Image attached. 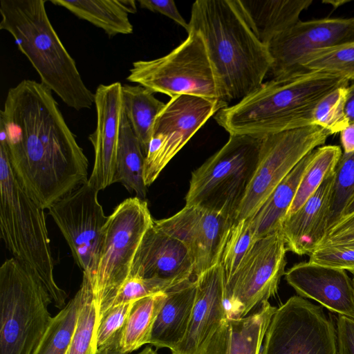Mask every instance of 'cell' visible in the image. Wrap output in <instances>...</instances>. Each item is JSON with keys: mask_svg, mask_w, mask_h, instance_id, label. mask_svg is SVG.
<instances>
[{"mask_svg": "<svg viewBox=\"0 0 354 354\" xmlns=\"http://www.w3.org/2000/svg\"><path fill=\"white\" fill-rule=\"evenodd\" d=\"M308 261L318 265L354 272V241L322 245L309 256Z\"/></svg>", "mask_w": 354, "mask_h": 354, "instance_id": "obj_39", "label": "cell"}, {"mask_svg": "<svg viewBox=\"0 0 354 354\" xmlns=\"http://www.w3.org/2000/svg\"><path fill=\"white\" fill-rule=\"evenodd\" d=\"M277 309L267 301L250 315L226 319L212 337L204 354H261Z\"/></svg>", "mask_w": 354, "mask_h": 354, "instance_id": "obj_22", "label": "cell"}, {"mask_svg": "<svg viewBox=\"0 0 354 354\" xmlns=\"http://www.w3.org/2000/svg\"><path fill=\"white\" fill-rule=\"evenodd\" d=\"M122 97L124 112L145 156L155 120L165 104L156 98L153 92L139 84L122 85Z\"/></svg>", "mask_w": 354, "mask_h": 354, "instance_id": "obj_28", "label": "cell"}, {"mask_svg": "<svg viewBox=\"0 0 354 354\" xmlns=\"http://www.w3.org/2000/svg\"><path fill=\"white\" fill-rule=\"evenodd\" d=\"M50 2L102 29L110 38L119 34H131L133 31L129 14L136 12L134 0H50Z\"/></svg>", "mask_w": 354, "mask_h": 354, "instance_id": "obj_25", "label": "cell"}, {"mask_svg": "<svg viewBox=\"0 0 354 354\" xmlns=\"http://www.w3.org/2000/svg\"><path fill=\"white\" fill-rule=\"evenodd\" d=\"M353 241H354V212L341 217L329 227L319 246L343 244Z\"/></svg>", "mask_w": 354, "mask_h": 354, "instance_id": "obj_40", "label": "cell"}, {"mask_svg": "<svg viewBox=\"0 0 354 354\" xmlns=\"http://www.w3.org/2000/svg\"><path fill=\"white\" fill-rule=\"evenodd\" d=\"M285 277L300 297L354 319L353 283L346 270L304 261L292 266Z\"/></svg>", "mask_w": 354, "mask_h": 354, "instance_id": "obj_20", "label": "cell"}, {"mask_svg": "<svg viewBox=\"0 0 354 354\" xmlns=\"http://www.w3.org/2000/svg\"><path fill=\"white\" fill-rule=\"evenodd\" d=\"M330 136L326 129L310 125L264 136L257 167L234 221L253 216L299 162L324 145Z\"/></svg>", "mask_w": 354, "mask_h": 354, "instance_id": "obj_11", "label": "cell"}, {"mask_svg": "<svg viewBox=\"0 0 354 354\" xmlns=\"http://www.w3.org/2000/svg\"><path fill=\"white\" fill-rule=\"evenodd\" d=\"M196 292L189 324L183 340L171 354H204L217 329L228 318L225 281L218 263L196 278Z\"/></svg>", "mask_w": 354, "mask_h": 354, "instance_id": "obj_18", "label": "cell"}, {"mask_svg": "<svg viewBox=\"0 0 354 354\" xmlns=\"http://www.w3.org/2000/svg\"><path fill=\"white\" fill-rule=\"evenodd\" d=\"M353 212H354V194L352 196V197L347 203L341 217L348 215L352 213Z\"/></svg>", "mask_w": 354, "mask_h": 354, "instance_id": "obj_46", "label": "cell"}, {"mask_svg": "<svg viewBox=\"0 0 354 354\" xmlns=\"http://www.w3.org/2000/svg\"><path fill=\"white\" fill-rule=\"evenodd\" d=\"M174 286L176 285L171 282L157 278L131 277L116 294L101 307L97 315V323L101 316L110 308L165 292Z\"/></svg>", "mask_w": 354, "mask_h": 354, "instance_id": "obj_37", "label": "cell"}, {"mask_svg": "<svg viewBox=\"0 0 354 354\" xmlns=\"http://www.w3.org/2000/svg\"><path fill=\"white\" fill-rule=\"evenodd\" d=\"M189 31L203 39L225 101H241L258 90L270 71L268 47L247 24L236 0H196Z\"/></svg>", "mask_w": 354, "mask_h": 354, "instance_id": "obj_2", "label": "cell"}, {"mask_svg": "<svg viewBox=\"0 0 354 354\" xmlns=\"http://www.w3.org/2000/svg\"><path fill=\"white\" fill-rule=\"evenodd\" d=\"M336 330L337 354H354V319L338 315Z\"/></svg>", "mask_w": 354, "mask_h": 354, "instance_id": "obj_41", "label": "cell"}, {"mask_svg": "<svg viewBox=\"0 0 354 354\" xmlns=\"http://www.w3.org/2000/svg\"><path fill=\"white\" fill-rule=\"evenodd\" d=\"M44 0H1L0 29L8 32L39 74L41 83L76 111L91 109L95 93L53 27Z\"/></svg>", "mask_w": 354, "mask_h": 354, "instance_id": "obj_4", "label": "cell"}, {"mask_svg": "<svg viewBox=\"0 0 354 354\" xmlns=\"http://www.w3.org/2000/svg\"><path fill=\"white\" fill-rule=\"evenodd\" d=\"M354 194V152L342 154L334 170L328 227L337 222Z\"/></svg>", "mask_w": 354, "mask_h": 354, "instance_id": "obj_36", "label": "cell"}, {"mask_svg": "<svg viewBox=\"0 0 354 354\" xmlns=\"http://www.w3.org/2000/svg\"><path fill=\"white\" fill-rule=\"evenodd\" d=\"M307 154L280 182L255 214L250 217L255 240L281 227L311 158Z\"/></svg>", "mask_w": 354, "mask_h": 354, "instance_id": "obj_26", "label": "cell"}, {"mask_svg": "<svg viewBox=\"0 0 354 354\" xmlns=\"http://www.w3.org/2000/svg\"><path fill=\"white\" fill-rule=\"evenodd\" d=\"M261 354H337V330L322 306L300 296L278 308Z\"/></svg>", "mask_w": 354, "mask_h": 354, "instance_id": "obj_12", "label": "cell"}, {"mask_svg": "<svg viewBox=\"0 0 354 354\" xmlns=\"http://www.w3.org/2000/svg\"><path fill=\"white\" fill-rule=\"evenodd\" d=\"M96 354H129L122 353L118 347L110 346L97 349Z\"/></svg>", "mask_w": 354, "mask_h": 354, "instance_id": "obj_45", "label": "cell"}, {"mask_svg": "<svg viewBox=\"0 0 354 354\" xmlns=\"http://www.w3.org/2000/svg\"><path fill=\"white\" fill-rule=\"evenodd\" d=\"M225 102L180 95L171 97L156 117L145 158L144 180L151 185L170 160Z\"/></svg>", "mask_w": 354, "mask_h": 354, "instance_id": "obj_13", "label": "cell"}, {"mask_svg": "<svg viewBox=\"0 0 354 354\" xmlns=\"http://www.w3.org/2000/svg\"><path fill=\"white\" fill-rule=\"evenodd\" d=\"M153 218L145 200L125 199L108 216L103 227L90 283L97 310L110 300L131 277L133 260Z\"/></svg>", "mask_w": 354, "mask_h": 354, "instance_id": "obj_8", "label": "cell"}, {"mask_svg": "<svg viewBox=\"0 0 354 354\" xmlns=\"http://www.w3.org/2000/svg\"><path fill=\"white\" fill-rule=\"evenodd\" d=\"M196 292V279L183 281L166 291V299L155 321L149 344L172 350L187 332Z\"/></svg>", "mask_w": 354, "mask_h": 354, "instance_id": "obj_23", "label": "cell"}, {"mask_svg": "<svg viewBox=\"0 0 354 354\" xmlns=\"http://www.w3.org/2000/svg\"><path fill=\"white\" fill-rule=\"evenodd\" d=\"M38 275L13 257L0 267V354H34L53 317Z\"/></svg>", "mask_w": 354, "mask_h": 354, "instance_id": "obj_6", "label": "cell"}, {"mask_svg": "<svg viewBox=\"0 0 354 354\" xmlns=\"http://www.w3.org/2000/svg\"><path fill=\"white\" fill-rule=\"evenodd\" d=\"M134 303L115 306L101 316L96 325L97 349L110 346L119 348L123 329Z\"/></svg>", "mask_w": 354, "mask_h": 354, "instance_id": "obj_38", "label": "cell"}, {"mask_svg": "<svg viewBox=\"0 0 354 354\" xmlns=\"http://www.w3.org/2000/svg\"><path fill=\"white\" fill-rule=\"evenodd\" d=\"M349 86L343 77L308 73L275 78L250 95L219 110L216 122L230 134L263 137L313 124L319 102L333 90Z\"/></svg>", "mask_w": 354, "mask_h": 354, "instance_id": "obj_3", "label": "cell"}, {"mask_svg": "<svg viewBox=\"0 0 354 354\" xmlns=\"http://www.w3.org/2000/svg\"><path fill=\"white\" fill-rule=\"evenodd\" d=\"M52 92L24 80L8 90L0 111V142L12 171L44 209L88 179V159Z\"/></svg>", "mask_w": 354, "mask_h": 354, "instance_id": "obj_1", "label": "cell"}, {"mask_svg": "<svg viewBox=\"0 0 354 354\" xmlns=\"http://www.w3.org/2000/svg\"><path fill=\"white\" fill-rule=\"evenodd\" d=\"M137 354H158L156 351L153 350L151 346H147Z\"/></svg>", "mask_w": 354, "mask_h": 354, "instance_id": "obj_48", "label": "cell"}, {"mask_svg": "<svg viewBox=\"0 0 354 354\" xmlns=\"http://www.w3.org/2000/svg\"><path fill=\"white\" fill-rule=\"evenodd\" d=\"M342 154V148L333 145H324L312 151L310 160L286 217L295 212L318 189L335 170Z\"/></svg>", "mask_w": 354, "mask_h": 354, "instance_id": "obj_30", "label": "cell"}, {"mask_svg": "<svg viewBox=\"0 0 354 354\" xmlns=\"http://www.w3.org/2000/svg\"><path fill=\"white\" fill-rule=\"evenodd\" d=\"M81 287L74 297L52 317L34 354H66L82 302Z\"/></svg>", "mask_w": 354, "mask_h": 354, "instance_id": "obj_31", "label": "cell"}, {"mask_svg": "<svg viewBox=\"0 0 354 354\" xmlns=\"http://www.w3.org/2000/svg\"><path fill=\"white\" fill-rule=\"evenodd\" d=\"M145 156L124 112L116 160L115 183H120L136 196L145 200L147 187L144 180Z\"/></svg>", "mask_w": 354, "mask_h": 354, "instance_id": "obj_27", "label": "cell"}, {"mask_svg": "<svg viewBox=\"0 0 354 354\" xmlns=\"http://www.w3.org/2000/svg\"><path fill=\"white\" fill-rule=\"evenodd\" d=\"M348 87H338L319 102L313 114V125L319 126L333 135L349 124L344 112Z\"/></svg>", "mask_w": 354, "mask_h": 354, "instance_id": "obj_35", "label": "cell"}, {"mask_svg": "<svg viewBox=\"0 0 354 354\" xmlns=\"http://www.w3.org/2000/svg\"><path fill=\"white\" fill-rule=\"evenodd\" d=\"M80 287L82 290V302L66 354H96L97 310L89 281L84 275Z\"/></svg>", "mask_w": 354, "mask_h": 354, "instance_id": "obj_33", "label": "cell"}, {"mask_svg": "<svg viewBox=\"0 0 354 354\" xmlns=\"http://www.w3.org/2000/svg\"><path fill=\"white\" fill-rule=\"evenodd\" d=\"M122 84H100L95 93L96 128L88 136L94 149L93 167L87 183L97 191L115 183L117 153L124 109Z\"/></svg>", "mask_w": 354, "mask_h": 354, "instance_id": "obj_17", "label": "cell"}, {"mask_svg": "<svg viewBox=\"0 0 354 354\" xmlns=\"http://www.w3.org/2000/svg\"><path fill=\"white\" fill-rule=\"evenodd\" d=\"M256 241L250 218L231 225L223 242L218 263L223 268L225 281L234 274Z\"/></svg>", "mask_w": 354, "mask_h": 354, "instance_id": "obj_34", "label": "cell"}, {"mask_svg": "<svg viewBox=\"0 0 354 354\" xmlns=\"http://www.w3.org/2000/svg\"><path fill=\"white\" fill-rule=\"evenodd\" d=\"M138 2L141 8L164 15L188 31L189 23L181 16L174 1L139 0Z\"/></svg>", "mask_w": 354, "mask_h": 354, "instance_id": "obj_42", "label": "cell"}, {"mask_svg": "<svg viewBox=\"0 0 354 354\" xmlns=\"http://www.w3.org/2000/svg\"><path fill=\"white\" fill-rule=\"evenodd\" d=\"M354 39V17L299 20L268 44L273 79L296 75L310 53Z\"/></svg>", "mask_w": 354, "mask_h": 354, "instance_id": "obj_15", "label": "cell"}, {"mask_svg": "<svg viewBox=\"0 0 354 354\" xmlns=\"http://www.w3.org/2000/svg\"><path fill=\"white\" fill-rule=\"evenodd\" d=\"M286 247L281 227L258 239L234 274L225 281L228 318H241L278 291L285 275Z\"/></svg>", "mask_w": 354, "mask_h": 354, "instance_id": "obj_10", "label": "cell"}, {"mask_svg": "<svg viewBox=\"0 0 354 354\" xmlns=\"http://www.w3.org/2000/svg\"><path fill=\"white\" fill-rule=\"evenodd\" d=\"M348 2V1H344V0L343 1L338 0V1H323V3H329V4L332 5V6H333L334 8H337L339 6L344 5V3H346Z\"/></svg>", "mask_w": 354, "mask_h": 354, "instance_id": "obj_47", "label": "cell"}, {"mask_svg": "<svg viewBox=\"0 0 354 354\" xmlns=\"http://www.w3.org/2000/svg\"><path fill=\"white\" fill-rule=\"evenodd\" d=\"M187 33V39L167 55L133 62L127 80L171 98L189 95L227 104L202 37L194 31Z\"/></svg>", "mask_w": 354, "mask_h": 354, "instance_id": "obj_9", "label": "cell"}, {"mask_svg": "<svg viewBox=\"0 0 354 354\" xmlns=\"http://www.w3.org/2000/svg\"><path fill=\"white\" fill-rule=\"evenodd\" d=\"M1 238L12 257L32 270L48 291L55 306L62 310L68 297L54 277L44 209L23 189L0 142Z\"/></svg>", "mask_w": 354, "mask_h": 354, "instance_id": "obj_5", "label": "cell"}, {"mask_svg": "<svg viewBox=\"0 0 354 354\" xmlns=\"http://www.w3.org/2000/svg\"><path fill=\"white\" fill-rule=\"evenodd\" d=\"M340 142L342 153L348 154L354 152V122L350 123L340 133Z\"/></svg>", "mask_w": 354, "mask_h": 354, "instance_id": "obj_43", "label": "cell"}, {"mask_svg": "<svg viewBox=\"0 0 354 354\" xmlns=\"http://www.w3.org/2000/svg\"><path fill=\"white\" fill-rule=\"evenodd\" d=\"M192 257L185 244L153 224L136 252L131 277L157 278L177 285L193 276Z\"/></svg>", "mask_w": 354, "mask_h": 354, "instance_id": "obj_19", "label": "cell"}, {"mask_svg": "<svg viewBox=\"0 0 354 354\" xmlns=\"http://www.w3.org/2000/svg\"><path fill=\"white\" fill-rule=\"evenodd\" d=\"M234 221L197 205L185 207L174 215L153 223L183 242L194 265V278L219 263L225 236Z\"/></svg>", "mask_w": 354, "mask_h": 354, "instance_id": "obj_16", "label": "cell"}, {"mask_svg": "<svg viewBox=\"0 0 354 354\" xmlns=\"http://www.w3.org/2000/svg\"><path fill=\"white\" fill-rule=\"evenodd\" d=\"M334 171L318 189L281 225L287 251L308 255L324 240L328 228Z\"/></svg>", "mask_w": 354, "mask_h": 354, "instance_id": "obj_21", "label": "cell"}, {"mask_svg": "<svg viewBox=\"0 0 354 354\" xmlns=\"http://www.w3.org/2000/svg\"><path fill=\"white\" fill-rule=\"evenodd\" d=\"M353 274V279H352V283H353V292H354V272L352 273Z\"/></svg>", "mask_w": 354, "mask_h": 354, "instance_id": "obj_49", "label": "cell"}, {"mask_svg": "<svg viewBox=\"0 0 354 354\" xmlns=\"http://www.w3.org/2000/svg\"><path fill=\"white\" fill-rule=\"evenodd\" d=\"M98 193L86 183L48 209L75 263L87 275L95 267L102 232L108 218L98 201Z\"/></svg>", "mask_w": 354, "mask_h": 354, "instance_id": "obj_14", "label": "cell"}, {"mask_svg": "<svg viewBox=\"0 0 354 354\" xmlns=\"http://www.w3.org/2000/svg\"><path fill=\"white\" fill-rule=\"evenodd\" d=\"M344 112L349 124L354 122V82L348 87Z\"/></svg>", "mask_w": 354, "mask_h": 354, "instance_id": "obj_44", "label": "cell"}, {"mask_svg": "<svg viewBox=\"0 0 354 354\" xmlns=\"http://www.w3.org/2000/svg\"><path fill=\"white\" fill-rule=\"evenodd\" d=\"M263 138L230 134L227 142L192 172L185 205H197L234 221L257 167Z\"/></svg>", "mask_w": 354, "mask_h": 354, "instance_id": "obj_7", "label": "cell"}, {"mask_svg": "<svg viewBox=\"0 0 354 354\" xmlns=\"http://www.w3.org/2000/svg\"><path fill=\"white\" fill-rule=\"evenodd\" d=\"M317 72L338 75L354 82V39L310 53L295 76Z\"/></svg>", "mask_w": 354, "mask_h": 354, "instance_id": "obj_32", "label": "cell"}, {"mask_svg": "<svg viewBox=\"0 0 354 354\" xmlns=\"http://www.w3.org/2000/svg\"><path fill=\"white\" fill-rule=\"evenodd\" d=\"M166 299V292L136 301L123 329L119 348L130 354L149 344L156 317Z\"/></svg>", "mask_w": 354, "mask_h": 354, "instance_id": "obj_29", "label": "cell"}, {"mask_svg": "<svg viewBox=\"0 0 354 354\" xmlns=\"http://www.w3.org/2000/svg\"><path fill=\"white\" fill-rule=\"evenodd\" d=\"M313 0H236L247 24L266 46L279 34L295 24Z\"/></svg>", "mask_w": 354, "mask_h": 354, "instance_id": "obj_24", "label": "cell"}]
</instances>
